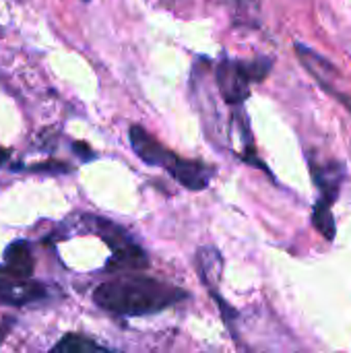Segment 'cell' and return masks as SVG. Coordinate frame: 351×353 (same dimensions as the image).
<instances>
[{
    "label": "cell",
    "instance_id": "7a4b0ae2",
    "mask_svg": "<svg viewBox=\"0 0 351 353\" xmlns=\"http://www.w3.org/2000/svg\"><path fill=\"white\" fill-rule=\"evenodd\" d=\"M132 151L153 168L166 170L180 186L188 190H205L215 178V170L199 159H180L174 151L163 147L155 137H151L143 126L134 124L128 130Z\"/></svg>",
    "mask_w": 351,
    "mask_h": 353
},
{
    "label": "cell",
    "instance_id": "3957f363",
    "mask_svg": "<svg viewBox=\"0 0 351 353\" xmlns=\"http://www.w3.org/2000/svg\"><path fill=\"white\" fill-rule=\"evenodd\" d=\"M273 66V60L259 56L252 60L221 58L215 64V85L228 105H242L250 95V85L263 81Z\"/></svg>",
    "mask_w": 351,
    "mask_h": 353
},
{
    "label": "cell",
    "instance_id": "4fadbf2b",
    "mask_svg": "<svg viewBox=\"0 0 351 353\" xmlns=\"http://www.w3.org/2000/svg\"><path fill=\"white\" fill-rule=\"evenodd\" d=\"M221 2H225V4H234V8H236V10L246 8V6H242V2H244V0H221Z\"/></svg>",
    "mask_w": 351,
    "mask_h": 353
},
{
    "label": "cell",
    "instance_id": "7c38bea8",
    "mask_svg": "<svg viewBox=\"0 0 351 353\" xmlns=\"http://www.w3.org/2000/svg\"><path fill=\"white\" fill-rule=\"evenodd\" d=\"M74 151H81V153H83V155H81L83 159H93L91 149H89L87 145H83V143H77V145H74Z\"/></svg>",
    "mask_w": 351,
    "mask_h": 353
},
{
    "label": "cell",
    "instance_id": "9c48e42d",
    "mask_svg": "<svg viewBox=\"0 0 351 353\" xmlns=\"http://www.w3.org/2000/svg\"><path fill=\"white\" fill-rule=\"evenodd\" d=\"M197 263H199V277L203 279V283L207 285L209 292L215 290V285L221 279V269H223V261L217 248L213 246H205L197 252Z\"/></svg>",
    "mask_w": 351,
    "mask_h": 353
},
{
    "label": "cell",
    "instance_id": "6da1fadb",
    "mask_svg": "<svg viewBox=\"0 0 351 353\" xmlns=\"http://www.w3.org/2000/svg\"><path fill=\"white\" fill-rule=\"evenodd\" d=\"M186 298V292L153 277H120L101 283L93 292L95 304L118 316L157 314Z\"/></svg>",
    "mask_w": 351,
    "mask_h": 353
},
{
    "label": "cell",
    "instance_id": "30bf717a",
    "mask_svg": "<svg viewBox=\"0 0 351 353\" xmlns=\"http://www.w3.org/2000/svg\"><path fill=\"white\" fill-rule=\"evenodd\" d=\"M312 223H314V228H317L327 240H335L337 228H335V217H333L331 205H325V203H319V201H317L314 211H312Z\"/></svg>",
    "mask_w": 351,
    "mask_h": 353
},
{
    "label": "cell",
    "instance_id": "277c9868",
    "mask_svg": "<svg viewBox=\"0 0 351 353\" xmlns=\"http://www.w3.org/2000/svg\"><path fill=\"white\" fill-rule=\"evenodd\" d=\"M91 223L95 234L103 238L106 244L112 248V259L106 265L108 271H139L149 267V259L145 250L139 244H134L120 225L99 217H93Z\"/></svg>",
    "mask_w": 351,
    "mask_h": 353
},
{
    "label": "cell",
    "instance_id": "ba28073f",
    "mask_svg": "<svg viewBox=\"0 0 351 353\" xmlns=\"http://www.w3.org/2000/svg\"><path fill=\"white\" fill-rule=\"evenodd\" d=\"M33 273V254L25 240L12 242L6 252L4 261L0 265V275H8L14 279H27Z\"/></svg>",
    "mask_w": 351,
    "mask_h": 353
},
{
    "label": "cell",
    "instance_id": "5bb4252c",
    "mask_svg": "<svg viewBox=\"0 0 351 353\" xmlns=\"http://www.w3.org/2000/svg\"><path fill=\"white\" fill-rule=\"evenodd\" d=\"M8 157H10V153H8L6 149H2V147H0V165H2Z\"/></svg>",
    "mask_w": 351,
    "mask_h": 353
},
{
    "label": "cell",
    "instance_id": "8992f818",
    "mask_svg": "<svg viewBox=\"0 0 351 353\" xmlns=\"http://www.w3.org/2000/svg\"><path fill=\"white\" fill-rule=\"evenodd\" d=\"M46 298V288L41 283L25 281V279H14V277H0V302L2 304H12V306H23L29 302H37Z\"/></svg>",
    "mask_w": 351,
    "mask_h": 353
},
{
    "label": "cell",
    "instance_id": "52a82bcc",
    "mask_svg": "<svg viewBox=\"0 0 351 353\" xmlns=\"http://www.w3.org/2000/svg\"><path fill=\"white\" fill-rule=\"evenodd\" d=\"M312 176L321 190L317 201L333 207V203L337 201V196L341 192V184L345 180V168L337 161H331L325 165H312Z\"/></svg>",
    "mask_w": 351,
    "mask_h": 353
},
{
    "label": "cell",
    "instance_id": "8fae6325",
    "mask_svg": "<svg viewBox=\"0 0 351 353\" xmlns=\"http://www.w3.org/2000/svg\"><path fill=\"white\" fill-rule=\"evenodd\" d=\"M106 347H101L99 343L81 337V335H66L60 343L54 345V352H66V353H91V352H103Z\"/></svg>",
    "mask_w": 351,
    "mask_h": 353
},
{
    "label": "cell",
    "instance_id": "5b68a950",
    "mask_svg": "<svg viewBox=\"0 0 351 353\" xmlns=\"http://www.w3.org/2000/svg\"><path fill=\"white\" fill-rule=\"evenodd\" d=\"M300 64L308 70V74L323 87V91H327L329 95H333L337 101H341L348 110H351V97H348L341 89H339V81H341V72L339 68L329 62L323 54H319L317 50L304 46V43H296L294 46Z\"/></svg>",
    "mask_w": 351,
    "mask_h": 353
}]
</instances>
